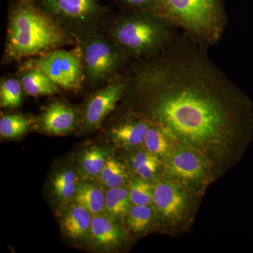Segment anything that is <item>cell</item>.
Here are the masks:
<instances>
[{"label":"cell","mask_w":253,"mask_h":253,"mask_svg":"<svg viewBox=\"0 0 253 253\" xmlns=\"http://www.w3.org/2000/svg\"><path fill=\"white\" fill-rule=\"evenodd\" d=\"M19 80L23 91L30 96H51L60 92L59 86L38 68L25 66Z\"/></svg>","instance_id":"15"},{"label":"cell","mask_w":253,"mask_h":253,"mask_svg":"<svg viewBox=\"0 0 253 253\" xmlns=\"http://www.w3.org/2000/svg\"><path fill=\"white\" fill-rule=\"evenodd\" d=\"M165 159L166 172L181 182H200L210 172V163L202 151L188 143L172 150Z\"/></svg>","instance_id":"8"},{"label":"cell","mask_w":253,"mask_h":253,"mask_svg":"<svg viewBox=\"0 0 253 253\" xmlns=\"http://www.w3.org/2000/svg\"><path fill=\"white\" fill-rule=\"evenodd\" d=\"M118 1L126 10L151 11L162 15L163 0H118Z\"/></svg>","instance_id":"27"},{"label":"cell","mask_w":253,"mask_h":253,"mask_svg":"<svg viewBox=\"0 0 253 253\" xmlns=\"http://www.w3.org/2000/svg\"><path fill=\"white\" fill-rule=\"evenodd\" d=\"M162 15L205 49L220 41L226 25L222 0H163Z\"/></svg>","instance_id":"4"},{"label":"cell","mask_w":253,"mask_h":253,"mask_svg":"<svg viewBox=\"0 0 253 253\" xmlns=\"http://www.w3.org/2000/svg\"><path fill=\"white\" fill-rule=\"evenodd\" d=\"M83 68V86L101 87L126 73L130 63L106 32L100 31L76 40Z\"/></svg>","instance_id":"5"},{"label":"cell","mask_w":253,"mask_h":253,"mask_svg":"<svg viewBox=\"0 0 253 253\" xmlns=\"http://www.w3.org/2000/svg\"><path fill=\"white\" fill-rule=\"evenodd\" d=\"M125 76V94L141 104L136 112L182 142L212 151L251 134V100L183 33L161 52L131 61Z\"/></svg>","instance_id":"1"},{"label":"cell","mask_w":253,"mask_h":253,"mask_svg":"<svg viewBox=\"0 0 253 253\" xmlns=\"http://www.w3.org/2000/svg\"><path fill=\"white\" fill-rule=\"evenodd\" d=\"M131 205L129 190L126 186L111 188L106 191L105 214L116 222L126 218Z\"/></svg>","instance_id":"18"},{"label":"cell","mask_w":253,"mask_h":253,"mask_svg":"<svg viewBox=\"0 0 253 253\" xmlns=\"http://www.w3.org/2000/svg\"><path fill=\"white\" fill-rule=\"evenodd\" d=\"M98 180L107 189L120 187L126 184L128 174L122 163L110 156Z\"/></svg>","instance_id":"23"},{"label":"cell","mask_w":253,"mask_h":253,"mask_svg":"<svg viewBox=\"0 0 253 253\" xmlns=\"http://www.w3.org/2000/svg\"><path fill=\"white\" fill-rule=\"evenodd\" d=\"M93 214L81 205L71 201L66 205L61 215V230L76 244L90 243Z\"/></svg>","instance_id":"13"},{"label":"cell","mask_w":253,"mask_h":253,"mask_svg":"<svg viewBox=\"0 0 253 253\" xmlns=\"http://www.w3.org/2000/svg\"><path fill=\"white\" fill-rule=\"evenodd\" d=\"M130 165L139 177L149 181L156 177L161 163L160 157L146 150L133 155L130 158Z\"/></svg>","instance_id":"22"},{"label":"cell","mask_w":253,"mask_h":253,"mask_svg":"<svg viewBox=\"0 0 253 253\" xmlns=\"http://www.w3.org/2000/svg\"><path fill=\"white\" fill-rule=\"evenodd\" d=\"M126 86V81L124 74L99 87L91 94L86 102L83 116L84 130H94L101 126L124 96Z\"/></svg>","instance_id":"9"},{"label":"cell","mask_w":253,"mask_h":253,"mask_svg":"<svg viewBox=\"0 0 253 253\" xmlns=\"http://www.w3.org/2000/svg\"><path fill=\"white\" fill-rule=\"evenodd\" d=\"M32 2L75 40L104 26L106 11L97 0H35Z\"/></svg>","instance_id":"6"},{"label":"cell","mask_w":253,"mask_h":253,"mask_svg":"<svg viewBox=\"0 0 253 253\" xmlns=\"http://www.w3.org/2000/svg\"><path fill=\"white\" fill-rule=\"evenodd\" d=\"M149 125L150 120L147 118L136 111H131L110 128L109 136L118 147H136L144 143Z\"/></svg>","instance_id":"11"},{"label":"cell","mask_w":253,"mask_h":253,"mask_svg":"<svg viewBox=\"0 0 253 253\" xmlns=\"http://www.w3.org/2000/svg\"><path fill=\"white\" fill-rule=\"evenodd\" d=\"M77 110L66 103L53 102L36 120V126L51 135H66L76 129L79 122Z\"/></svg>","instance_id":"10"},{"label":"cell","mask_w":253,"mask_h":253,"mask_svg":"<svg viewBox=\"0 0 253 253\" xmlns=\"http://www.w3.org/2000/svg\"><path fill=\"white\" fill-rule=\"evenodd\" d=\"M23 86L21 81L15 78L1 80L0 84V105L4 109H14L22 102Z\"/></svg>","instance_id":"25"},{"label":"cell","mask_w":253,"mask_h":253,"mask_svg":"<svg viewBox=\"0 0 253 253\" xmlns=\"http://www.w3.org/2000/svg\"><path fill=\"white\" fill-rule=\"evenodd\" d=\"M36 126V120L22 114L3 115L0 118V135L5 139H16Z\"/></svg>","instance_id":"21"},{"label":"cell","mask_w":253,"mask_h":253,"mask_svg":"<svg viewBox=\"0 0 253 253\" xmlns=\"http://www.w3.org/2000/svg\"><path fill=\"white\" fill-rule=\"evenodd\" d=\"M25 66L41 70L66 90L77 91L83 87L84 68L78 46L73 50L55 49L30 59Z\"/></svg>","instance_id":"7"},{"label":"cell","mask_w":253,"mask_h":253,"mask_svg":"<svg viewBox=\"0 0 253 253\" xmlns=\"http://www.w3.org/2000/svg\"><path fill=\"white\" fill-rule=\"evenodd\" d=\"M110 156L107 150L100 146H91L84 150L79 159L81 172L91 179H99Z\"/></svg>","instance_id":"20"},{"label":"cell","mask_w":253,"mask_h":253,"mask_svg":"<svg viewBox=\"0 0 253 253\" xmlns=\"http://www.w3.org/2000/svg\"><path fill=\"white\" fill-rule=\"evenodd\" d=\"M131 205L145 206L153 203V186L149 181L139 177L131 181L129 186Z\"/></svg>","instance_id":"26"},{"label":"cell","mask_w":253,"mask_h":253,"mask_svg":"<svg viewBox=\"0 0 253 253\" xmlns=\"http://www.w3.org/2000/svg\"><path fill=\"white\" fill-rule=\"evenodd\" d=\"M104 31L133 61L161 52L175 41L180 31L158 13L126 10L109 21Z\"/></svg>","instance_id":"3"},{"label":"cell","mask_w":253,"mask_h":253,"mask_svg":"<svg viewBox=\"0 0 253 253\" xmlns=\"http://www.w3.org/2000/svg\"><path fill=\"white\" fill-rule=\"evenodd\" d=\"M154 211L150 205H133L126 217V225L131 232L142 234L149 230L154 221Z\"/></svg>","instance_id":"24"},{"label":"cell","mask_w":253,"mask_h":253,"mask_svg":"<svg viewBox=\"0 0 253 253\" xmlns=\"http://www.w3.org/2000/svg\"><path fill=\"white\" fill-rule=\"evenodd\" d=\"M174 137L161 125L150 121V125L144 137L146 150L158 157H166L172 151L171 139Z\"/></svg>","instance_id":"19"},{"label":"cell","mask_w":253,"mask_h":253,"mask_svg":"<svg viewBox=\"0 0 253 253\" xmlns=\"http://www.w3.org/2000/svg\"><path fill=\"white\" fill-rule=\"evenodd\" d=\"M126 236L118 223L106 214L93 215L90 244L98 251H111L121 247Z\"/></svg>","instance_id":"14"},{"label":"cell","mask_w":253,"mask_h":253,"mask_svg":"<svg viewBox=\"0 0 253 253\" xmlns=\"http://www.w3.org/2000/svg\"><path fill=\"white\" fill-rule=\"evenodd\" d=\"M76 41L31 1L15 5L8 19L5 56L34 59Z\"/></svg>","instance_id":"2"},{"label":"cell","mask_w":253,"mask_h":253,"mask_svg":"<svg viewBox=\"0 0 253 253\" xmlns=\"http://www.w3.org/2000/svg\"><path fill=\"white\" fill-rule=\"evenodd\" d=\"M153 204L166 219H178L185 211L187 199L184 191L170 181H160L153 186Z\"/></svg>","instance_id":"12"},{"label":"cell","mask_w":253,"mask_h":253,"mask_svg":"<svg viewBox=\"0 0 253 253\" xmlns=\"http://www.w3.org/2000/svg\"><path fill=\"white\" fill-rule=\"evenodd\" d=\"M72 201L85 208L93 215L105 214L106 193L93 183L81 181Z\"/></svg>","instance_id":"17"},{"label":"cell","mask_w":253,"mask_h":253,"mask_svg":"<svg viewBox=\"0 0 253 253\" xmlns=\"http://www.w3.org/2000/svg\"><path fill=\"white\" fill-rule=\"evenodd\" d=\"M81 182L80 176L72 169H63L56 172L51 184L54 199L64 206L69 204L73 201Z\"/></svg>","instance_id":"16"}]
</instances>
